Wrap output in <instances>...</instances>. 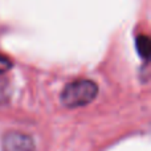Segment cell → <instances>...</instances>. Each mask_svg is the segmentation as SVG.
<instances>
[{"label":"cell","mask_w":151,"mask_h":151,"mask_svg":"<svg viewBox=\"0 0 151 151\" xmlns=\"http://www.w3.org/2000/svg\"><path fill=\"white\" fill-rule=\"evenodd\" d=\"M98 94V86L90 80H77L68 83L61 93V102L66 107H81L90 104Z\"/></svg>","instance_id":"obj_1"},{"label":"cell","mask_w":151,"mask_h":151,"mask_svg":"<svg viewBox=\"0 0 151 151\" xmlns=\"http://www.w3.org/2000/svg\"><path fill=\"white\" fill-rule=\"evenodd\" d=\"M3 151H35V142L24 133L9 131L3 138Z\"/></svg>","instance_id":"obj_2"},{"label":"cell","mask_w":151,"mask_h":151,"mask_svg":"<svg viewBox=\"0 0 151 151\" xmlns=\"http://www.w3.org/2000/svg\"><path fill=\"white\" fill-rule=\"evenodd\" d=\"M135 47H137V52L139 53L141 57H143L145 60H147L150 56V50H151V44H150V39L145 35L137 37L135 41Z\"/></svg>","instance_id":"obj_3"},{"label":"cell","mask_w":151,"mask_h":151,"mask_svg":"<svg viewBox=\"0 0 151 151\" xmlns=\"http://www.w3.org/2000/svg\"><path fill=\"white\" fill-rule=\"evenodd\" d=\"M11 97V86L8 80L3 74H0V106L5 105L9 101Z\"/></svg>","instance_id":"obj_4"},{"label":"cell","mask_w":151,"mask_h":151,"mask_svg":"<svg viewBox=\"0 0 151 151\" xmlns=\"http://www.w3.org/2000/svg\"><path fill=\"white\" fill-rule=\"evenodd\" d=\"M12 68V61L4 55H0V74L7 73Z\"/></svg>","instance_id":"obj_5"}]
</instances>
